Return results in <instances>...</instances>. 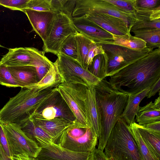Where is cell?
<instances>
[{"label":"cell","instance_id":"cell-1","mask_svg":"<svg viewBox=\"0 0 160 160\" xmlns=\"http://www.w3.org/2000/svg\"><path fill=\"white\" fill-rule=\"evenodd\" d=\"M114 88L128 94L150 88L160 78V48H156L110 77Z\"/></svg>","mask_w":160,"mask_h":160},{"label":"cell","instance_id":"cell-2","mask_svg":"<svg viewBox=\"0 0 160 160\" xmlns=\"http://www.w3.org/2000/svg\"><path fill=\"white\" fill-rule=\"evenodd\" d=\"M94 87L100 126L97 148L103 151L112 129L121 118L128 94L113 88L106 78Z\"/></svg>","mask_w":160,"mask_h":160},{"label":"cell","instance_id":"cell-3","mask_svg":"<svg viewBox=\"0 0 160 160\" xmlns=\"http://www.w3.org/2000/svg\"><path fill=\"white\" fill-rule=\"evenodd\" d=\"M57 89L38 91L29 87L22 88L0 110V122L23 125L30 119L39 104Z\"/></svg>","mask_w":160,"mask_h":160},{"label":"cell","instance_id":"cell-4","mask_svg":"<svg viewBox=\"0 0 160 160\" xmlns=\"http://www.w3.org/2000/svg\"><path fill=\"white\" fill-rule=\"evenodd\" d=\"M104 149L109 160H142L136 140L121 118L112 129Z\"/></svg>","mask_w":160,"mask_h":160},{"label":"cell","instance_id":"cell-5","mask_svg":"<svg viewBox=\"0 0 160 160\" xmlns=\"http://www.w3.org/2000/svg\"><path fill=\"white\" fill-rule=\"evenodd\" d=\"M88 88L80 84L66 82H62L57 87L75 118V127L91 128L87 119L84 105Z\"/></svg>","mask_w":160,"mask_h":160},{"label":"cell","instance_id":"cell-6","mask_svg":"<svg viewBox=\"0 0 160 160\" xmlns=\"http://www.w3.org/2000/svg\"><path fill=\"white\" fill-rule=\"evenodd\" d=\"M98 44L102 46L108 58L107 77L113 75L154 49L146 47L135 50L113 44Z\"/></svg>","mask_w":160,"mask_h":160},{"label":"cell","instance_id":"cell-7","mask_svg":"<svg viewBox=\"0 0 160 160\" xmlns=\"http://www.w3.org/2000/svg\"><path fill=\"white\" fill-rule=\"evenodd\" d=\"M77 32L72 18L61 12L56 13L46 39L43 42L42 51L57 56L59 54L60 47L65 40Z\"/></svg>","mask_w":160,"mask_h":160},{"label":"cell","instance_id":"cell-8","mask_svg":"<svg viewBox=\"0 0 160 160\" xmlns=\"http://www.w3.org/2000/svg\"><path fill=\"white\" fill-rule=\"evenodd\" d=\"M98 139L97 136L91 128L72 126L62 133L57 143L71 151L91 152L96 148Z\"/></svg>","mask_w":160,"mask_h":160},{"label":"cell","instance_id":"cell-9","mask_svg":"<svg viewBox=\"0 0 160 160\" xmlns=\"http://www.w3.org/2000/svg\"><path fill=\"white\" fill-rule=\"evenodd\" d=\"M57 56V68L62 82L80 84L87 87H94L101 80L71 58L60 53Z\"/></svg>","mask_w":160,"mask_h":160},{"label":"cell","instance_id":"cell-10","mask_svg":"<svg viewBox=\"0 0 160 160\" xmlns=\"http://www.w3.org/2000/svg\"><path fill=\"white\" fill-rule=\"evenodd\" d=\"M1 123L12 156L25 154L31 157H37L42 148L28 138L20 126L11 123Z\"/></svg>","mask_w":160,"mask_h":160},{"label":"cell","instance_id":"cell-11","mask_svg":"<svg viewBox=\"0 0 160 160\" xmlns=\"http://www.w3.org/2000/svg\"><path fill=\"white\" fill-rule=\"evenodd\" d=\"M31 118L46 120L62 118L74 123L75 120L57 89L39 104Z\"/></svg>","mask_w":160,"mask_h":160},{"label":"cell","instance_id":"cell-12","mask_svg":"<svg viewBox=\"0 0 160 160\" xmlns=\"http://www.w3.org/2000/svg\"><path fill=\"white\" fill-rule=\"evenodd\" d=\"M90 12L105 13L121 19L127 24L130 32L136 21L134 15L121 10L106 0H76L72 14Z\"/></svg>","mask_w":160,"mask_h":160},{"label":"cell","instance_id":"cell-13","mask_svg":"<svg viewBox=\"0 0 160 160\" xmlns=\"http://www.w3.org/2000/svg\"><path fill=\"white\" fill-rule=\"evenodd\" d=\"M72 19L84 18L113 35L131 34L127 24L121 19L105 13L93 12L72 14Z\"/></svg>","mask_w":160,"mask_h":160},{"label":"cell","instance_id":"cell-14","mask_svg":"<svg viewBox=\"0 0 160 160\" xmlns=\"http://www.w3.org/2000/svg\"><path fill=\"white\" fill-rule=\"evenodd\" d=\"M41 147V150L36 158L38 160H89L91 153L71 151L53 142L42 143Z\"/></svg>","mask_w":160,"mask_h":160},{"label":"cell","instance_id":"cell-15","mask_svg":"<svg viewBox=\"0 0 160 160\" xmlns=\"http://www.w3.org/2000/svg\"><path fill=\"white\" fill-rule=\"evenodd\" d=\"M77 31L96 43L112 44L113 34L96 24L84 18L72 19Z\"/></svg>","mask_w":160,"mask_h":160},{"label":"cell","instance_id":"cell-16","mask_svg":"<svg viewBox=\"0 0 160 160\" xmlns=\"http://www.w3.org/2000/svg\"><path fill=\"white\" fill-rule=\"evenodd\" d=\"M37 50L32 47L9 48L8 52L0 60V64L7 67L32 66L36 58Z\"/></svg>","mask_w":160,"mask_h":160},{"label":"cell","instance_id":"cell-17","mask_svg":"<svg viewBox=\"0 0 160 160\" xmlns=\"http://www.w3.org/2000/svg\"><path fill=\"white\" fill-rule=\"evenodd\" d=\"M23 12L28 18L33 30L44 41L56 13L52 11H38L28 9H24Z\"/></svg>","mask_w":160,"mask_h":160},{"label":"cell","instance_id":"cell-18","mask_svg":"<svg viewBox=\"0 0 160 160\" xmlns=\"http://www.w3.org/2000/svg\"><path fill=\"white\" fill-rule=\"evenodd\" d=\"M30 119L42 128L55 143L67 129L71 126H75L74 122L62 118L49 120L35 118Z\"/></svg>","mask_w":160,"mask_h":160},{"label":"cell","instance_id":"cell-19","mask_svg":"<svg viewBox=\"0 0 160 160\" xmlns=\"http://www.w3.org/2000/svg\"><path fill=\"white\" fill-rule=\"evenodd\" d=\"M136 21L130 32L143 28L160 29V6L148 9H136Z\"/></svg>","mask_w":160,"mask_h":160},{"label":"cell","instance_id":"cell-20","mask_svg":"<svg viewBox=\"0 0 160 160\" xmlns=\"http://www.w3.org/2000/svg\"><path fill=\"white\" fill-rule=\"evenodd\" d=\"M86 113L89 124L98 138L100 133L99 117L94 87H88L84 100Z\"/></svg>","mask_w":160,"mask_h":160},{"label":"cell","instance_id":"cell-21","mask_svg":"<svg viewBox=\"0 0 160 160\" xmlns=\"http://www.w3.org/2000/svg\"><path fill=\"white\" fill-rule=\"evenodd\" d=\"M19 87H27L38 82L35 68L30 66L7 67Z\"/></svg>","mask_w":160,"mask_h":160},{"label":"cell","instance_id":"cell-22","mask_svg":"<svg viewBox=\"0 0 160 160\" xmlns=\"http://www.w3.org/2000/svg\"><path fill=\"white\" fill-rule=\"evenodd\" d=\"M150 88L136 94H128L126 105L121 117L128 125L135 122V116L138 110L140 103L146 97Z\"/></svg>","mask_w":160,"mask_h":160},{"label":"cell","instance_id":"cell-23","mask_svg":"<svg viewBox=\"0 0 160 160\" xmlns=\"http://www.w3.org/2000/svg\"><path fill=\"white\" fill-rule=\"evenodd\" d=\"M58 59L52 63L47 74L37 83L27 87L38 91L56 88L62 82L57 68Z\"/></svg>","mask_w":160,"mask_h":160},{"label":"cell","instance_id":"cell-24","mask_svg":"<svg viewBox=\"0 0 160 160\" xmlns=\"http://www.w3.org/2000/svg\"><path fill=\"white\" fill-rule=\"evenodd\" d=\"M20 127L27 136L39 147L43 142L49 143L53 142L51 138L31 119Z\"/></svg>","mask_w":160,"mask_h":160},{"label":"cell","instance_id":"cell-25","mask_svg":"<svg viewBox=\"0 0 160 160\" xmlns=\"http://www.w3.org/2000/svg\"><path fill=\"white\" fill-rule=\"evenodd\" d=\"M135 116L138 124L141 126L160 121V109L155 107L151 101L143 107L139 106Z\"/></svg>","mask_w":160,"mask_h":160},{"label":"cell","instance_id":"cell-26","mask_svg":"<svg viewBox=\"0 0 160 160\" xmlns=\"http://www.w3.org/2000/svg\"><path fill=\"white\" fill-rule=\"evenodd\" d=\"M134 36L144 40L146 46L154 49L160 48V29L153 28H143L132 32Z\"/></svg>","mask_w":160,"mask_h":160},{"label":"cell","instance_id":"cell-27","mask_svg":"<svg viewBox=\"0 0 160 160\" xmlns=\"http://www.w3.org/2000/svg\"><path fill=\"white\" fill-rule=\"evenodd\" d=\"M142 140L156 157L160 159V134L149 131L137 123Z\"/></svg>","mask_w":160,"mask_h":160},{"label":"cell","instance_id":"cell-28","mask_svg":"<svg viewBox=\"0 0 160 160\" xmlns=\"http://www.w3.org/2000/svg\"><path fill=\"white\" fill-rule=\"evenodd\" d=\"M134 122L128 125V128L133 136L137 144L142 160H160L146 145L142 138Z\"/></svg>","mask_w":160,"mask_h":160},{"label":"cell","instance_id":"cell-29","mask_svg":"<svg viewBox=\"0 0 160 160\" xmlns=\"http://www.w3.org/2000/svg\"><path fill=\"white\" fill-rule=\"evenodd\" d=\"M75 38L81 65L85 69H88V55L91 48L96 43L78 32L75 34Z\"/></svg>","mask_w":160,"mask_h":160},{"label":"cell","instance_id":"cell-30","mask_svg":"<svg viewBox=\"0 0 160 160\" xmlns=\"http://www.w3.org/2000/svg\"><path fill=\"white\" fill-rule=\"evenodd\" d=\"M108 58L104 52L95 56L88 68L89 72L101 80L106 78L108 68Z\"/></svg>","mask_w":160,"mask_h":160},{"label":"cell","instance_id":"cell-31","mask_svg":"<svg viewBox=\"0 0 160 160\" xmlns=\"http://www.w3.org/2000/svg\"><path fill=\"white\" fill-rule=\"evenodd\" d=\"M113 41L111 44L120 45L135 50H142L147 47L146 43L143 40L131 34L123 36L113 35Z\"/></svg>","mask_w":160,"mask_h":160},{"label":"cell","instance_id":"cell-32","mask_svg":"<svg viewBox=\"0 0 160 160\" xmlns=\"http://www.w3.org/2000/svg\"><path fill=\"white\" fill-rule=\"evenodd\" d=\"M59 53L71 58L81 65L75 34L70 35L63 41L60 47Z\"/></svg>","mask_w":160,"mask_h":160},{"label":"cell","instance_id":"cell-33","mask_svg":"<svg viewBox=\"0 0 160 160\" xmlns=\"http://www.w3.org/2000/svg\"><path fill=\"white\" fill-rule=\"evenodd\" d=\"M52 63L45 55V52L37 49L36 58L32 66L36 69L39 81L48 72Z\"/></svg>","mask_w":160,"mask_h":160},{"label":"cell","instance_id":"cell-34","mask_svg":"<svg viewBox=\"0 0 160 160\" xmlns=\"http://www.w3.org/2000/svg\"><path fill=\"white\" fill-rule=\"evenodd\" d=\"M0 84L9 87H19L6 66L0 64Z\"/></svg>","mask_w":160,"mask_h":160},{"label":"cell","instance_id":"cell-35","mask_svg":"<svg viewBox=\"0 0 160 160\" xmlns=\"http://www.w3.org/2000/svg\"><path fill=\"white\" fill-rule=\"evenodd\" d=\"M121 10L135 16L136 0H106Z\"/></svg>","mask_w":160,"mask_h":160},{"label":"cell","instance_id":"cell-36","mask_svg":"<svg viewBox=\"0 0 160 160\" xmlns=\"http://www.w3.org/2000/svg\"><path fill=\"white\" fill-rule=\"evenodd\" d=\"M29 0H0V5L13 10H18L23 12L27 8V3Z\"/></svg>","mask_w":160,"mask_h":160},{"label":"cell","instance_id":"cell-37","mask_svg":"<svg viewBox=\"0 0 160 160\" xmlns=\"http://www.w3.org/2000/svg\"><path fill=\"white\" fill-rule=\"evenodd\" d=\"M27 9L38 11H51V0H29Z\"/></svg>","mask_w":160,"mask_h":160},{"label":"cell","instance_id":"cell-38","mask_svg":"<svg viewBox=\"0 0 160 160\" xmlns=\"http://www.w3.org/2000/svg\"><path fill=\"white\" fill-rule=\"evenodd\" d=\"M136 9H148L160 6V0H136Z\"/></svg>","mask_w":160,"mask_h":160},{"label":"cell","instance_id":"cell-39","mask_svg":"<svg viewBox=\"0 0 160 160\" xmlns=\"http://www.w3.org/2000/svg\"><path fill=\"white\" fill-rule=\"evenodd\" d=\"M104 53V52L102 46L98 43L95 44L90 49L88 55L87 61L88 69L95 56Z\"/></svg>","mask_w":160,"mask_h":160},{"label":"cell","instance_id":"cell-40","mask_svg":"<svg viewBox=\"0 0 160 160\" xmlns=\"http://www.w3.org/2000/svg\"><path fill=\"white\" fill-rule=\"evenodd\" d=\"M0 143H1L6 154L11 158L12 157L9 147L8 142L2 128L0 122Z\"/></svg>","mask_w":160,"mask_h":160},{"label":"cell","instance_id":"cell-41","mask_svg":"<svg viewBox=\"0 0 160 160\" xmlns=\"http://www.w3.org/2000/svg\"><path fill=\"white\" fill-rule=\"evenodd\" d=\"M89 160H109L103 151L95 148L91 153Z\"/></svg>","mask_w":160,"mask_h":160},{"label":"cell","instance_id":"cell-42","mask_svg":"<svg viewBox=\"0 0 160 160\" xmlns=\"http://www.w3.org/2000/svg\"><path fill=\"white\" fill-rule=\"evenodd\" d=\"M141 126L149 131L160 134V121L152 122Z\"/></svg>","mask_w":160,"mask_h":160},{"label":"cell","instance_id":"cell-43","mask_svg":"<svg viewBox=\"0 0 160 160\" xmlns=\"http://www.w3.org/2000/svg\"><path fill=\"white\" fill-rule=\"evenodd\" d=\"M160 78H159L150 88V89L147 94V98H150L154 96L158 92H160Z\"/></svg>","mask_w":160,"mask_h":160},{"label":"cell","instance_id":"cell-44","mask_svg":"<svg viewBox=\"0 0 160 160\" xmlns=\"http://www.w3.org/2000/svg\"><path fill=\"white\" fill-rule=\"evenodd\" d=\"M10 158L12 160H38L36 158L29 157L25 154L14 155Z\"/></svg>","mask_w":160,"mask_h":160},{"label":"cell","instance_id":"cell-45","mask_svg":"<svg viewBox=\"0 0 160 160\" xmlns=\"http://www.w3.org/2000/svg\"><path fill=\"white\" fill-rule=\"evenodd\" d=\"M0 160H12L7 155L0 143Z\"/></svg>","mask_w":160,"mask_h":160},{"label":"cell","instance_id":"cell-46","mask_svg":"<svg viewBox=\"0 0 160 160\" xmlns=\"http://www.w3.org/2000/svg\"><path fill=\"white\" fill-rule=\"evenodd\" d=\"M159 97L153 102L154 106L158 109H160V92H159Z\"/></svg>","mask_w":160,"mask_h":160},{"label":"cell","instance_id":"cell-47","mask_svg":"<svg viewBox=\"0 0 160 160\" xmlns=\"http://www.w3.org/2000/svg\"><path fill=\"white\" fill-rule=\"evenodd\" d=\"M0 47L5 48L4 47H3V46L1 45L0 44Z\"/></svg>","mask_w":160,"mask_h":160}]
</instances>
